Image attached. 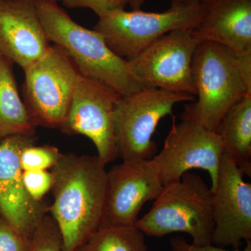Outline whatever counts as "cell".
<instances>
[{"instance_id": "obj_1", "label": "cell", "mask_w": 251, "mask_h": 251, "mask_svg": "<svg viewBox=\"0 0 251 251\" xmlns=\"http://www.w3.org/2000/svg\"><path fill=\"white\" fill-rule=\"evenodd\" d=\"M98 156L62 153L52 168L50 215L60 231L63 251H75L103 222L107 171Z\"/></svg>"}, {"instance_id": "obj_2", "label": "cell", "mask_w": 251, "mask_h": 251, "mask_svg": "<svg viewBox=\"0 0 251 251\" xmlns=\"http://www.w3.org/2000/svg\"><path fill=\"white\" fill-rule=\"evenodd\" d=\"M49 40L62 50L79 73L125 96L141 90L130 75L127 61L110 49L98 31L74 21L55 1H34Z\"/></svg>"}, {"instance_id": "obj_3", "label": "cell", "mask_w": 251, "mask_h": 251, "mask_svg": "<svg viewBox=\"0 0 251 251\" xmlns=\"http://www.w3.org/2000/svg\"><path fill=\"white\" fill-rule=\"evenodd\" d=\"M212 196L201 176L187 172L181 179L163 185L150 210L135 226L150 237L184 232L194 245L212 244Z\"/></svg>"}, {"instance_id": "obj_4", "label": "cell", "mask_w": 251, "mask_h": 251, "mask_svg": "<svg viewBox=\"0 0 251 251\" xmlns=\"http://www.w3.org/2000/svg\"><path fill=\"white\" fill-rule=\"evenodd\" d=\"M192 72L196 100L185 105L181 120L216 131L229 109L251 94L234 54L221 44L201 42L193 56Z\"/></svg>"}, {"instance_id": "obj_5", "label": "cell", "mask_w": 251, "mask_h": 251, "mask_svg": "<svg viewBox=\"0 0 251 251\" xmlns=\"http://www.w3.org/2000/svg\"><path fill=\"white\" fill-rule=\"evenodd\" d=\"M196 97L160 89H141L122 96L114 115L117 156L122 161L150 159L157 153L153 135L162 119L173 115L181 102Z\"/></svg>"}, {"instance_id": "obj_6", "label": "cell", "mask_w": 251, "mask_h": 251, "mask_svg": "<svg viewBox=\"0 0 251 251\" xmlns=\"http://www.w3.org/2000/svg\"><path fill=\"white\" fill-rule=\"evenodd\" d=\"M25 104L36 126L60 128L67 116L79 72L55 45L23 69Z\"/></svg>"}, {"instance_id": "obj_7", "label": "cell", "mask_w": 251, "mask_h": 251, "mask_svg": "<svg viewBox=\"0 0 251 251\" xmlns=\"http://www.w3.org/2000/svg\"><path fill=\"white\" fill-rule=\"evenodd\" d=\"M202 14L201 3L189 7L171 6L160 13L119 10L99 17L94 30L114 53L129 60L170 31L194 29Z\"/></svg>"}, {"instance_id": "obj_8", "label": "cell", "mask_w": 251, "mask_h": 251, "mask_svg": "<svg viewBox=\"0 0 251 251\" xmlns=\"http://www.w3.org/2000/svg\"><path fill=\"white\" fill-rule=\"evenodd\" d=\"M201 43L193 29L170 31L126 60L130 75L142 89H160L196 97L192 64Z\"/></svg>"}, {"instance_id": "obj_9", "label": "cell", "mask_w": 251, "mask_h": 251, "mask_svg": "<svg viewBox=\"0 0 251 251\" xmlns=\"http://www.w3.org/2000/svg\"><path fill=\"white\" fill-rule=\"evenodd\" d=\"M121 97L105 84L79 73L67 116L59 128L66 134L88 138L105 165L118 157L114 115Z\"/></svg>"}, {"instance_id": "obj_10", "label": "cell", "mask_w": 251, "mask_h": 251, "mask_svg": "<svg viewBox=\"0 0 251 251\" xmlns=\"http://www.w3.org/2000/svg\"><path fill=\"white\" fill-rule=\"evenodd\" d=\"M173 125L163 148L152 159L163 185L181 179L191 170L207 172L211 191L215 188L224 146L219 133L194 122L181 120Z\"/></svg>"}, {"instance_id": "obj_11", "label": "cell", "mask_w": 251, "mask_h": 251, "mask_svg": "<svg viewBox=\"0 0 251 251\" xmlns=\"http://www.w3.org/2000/svg\"><path fill=\"white\" fill-rule=\"evenodd\" d=\"M163 186L152 158L122 161L112 166L107 171L106 196L102 224L135 226L145 203L154 201Z\"/></svg>"}, {"instance_id": "obj_12", "label": "cell", "mask_w": 251, "mask_h": 251, "mask_svg": "<svg viewBox=\"0 0 251 251\" xmlns=\"http://www.w3.org/2000/svg\"><path fill=\"white\" fill-rule=\"evenodd\" d=\"M232 158L223 154L212 191V244L239 249L251 241V184Z\"/></svg>"}, {"instance_id": "obj_13", "label": "cell", "mask_w": 251, "mask_h": 251, "mask_svg": "<svg viewBox=\"0 0 251 251\" xmlns=\"http://www.w3.org/2000/svg\"><path fill=\"white\" fill-rule=\"evenodd\" d=\"M36 140L35 136L16 135L0 141V216L29 240L49 211L44 201L31 199L23 184L20 156Z\"/></svg>"}, {"instance_id": "obj_14", "label": "cell", "mask_w": 251, "mask_h": 251, "mask_svg": "<svg viewBox=\"0 0 251 251\" xmlns=\"http://www.w3.org/2000/svg\"><path fill=\"white\" fill-rule=\"evenodd\" d=\"M203 14L193 29L201 41L225 46L241 72H251V0H202Z\"/></svg>"}, {"instance_id": "obj_15", "label": "cell", "mask_w": 251, "mask_h": 251, "mask_svg": "<svg viewBox=\"0 0 251 251\" xmlns=\"http://www.w3.org/2000/svg\"><path fill=\"white\" fill-rule=\"evenodd\" d=\"M50 41L31 0H0V52L23 69L41 57Z\"/></svg>"}, {"instance_id": "obj_16", "label": "cell", "mask_w": 251, "mask_h": 251, "mask_svg": "<svg viewBox=\"0 0 251 251\" xmlns=\"http://www.w3.org/2000/svg\"><path fill=\"white\" fill-rule=\"evenodd\" d=\"M224 153L244 173L251 175V95L246 94L223 117L216 130Z\"/></svg>"}, {"instance_id": "obj_17", "label": "cell", "mask_w": 251, "mask_h": 251, "mask_svg": "<svg viewBox=\"0 0 251 251\" xmlns=\"http://www.w3.org/2000/svg\"><path fill=\"white\" fill-rule=\"evenodd\" d=\"M12 64L4 57L0 59V141L36 135V126L20 96Z\"/></svg>"}, {"instance_id": "obj_18", "label": "cell", "mask_w": 251, "mask_h": 251, "mask_svg": "<svg viewBox=\"0 0 251 251\" xmlns=\"http://www.w3.org/2000/svg\"><path fill=\"white\" fill-rule=\"evenodd\" d=\"M75 251H149V248L136 226L102 224Z\"/></svg>"}, {"instance_id": "obj_19", "label": "cell", "mask_w": 251, "mask_h": 251, "mask_svg": "<svg viewBox=\"0 0 251 251\" xmlns=\"http://www.w3.org/2000/svg\"><path fill=\"white\" fill-rule=\"evenodd\" d=\"M62 154L58 148L52 145L36 146L33 144L23 149L20 163L23 171H46L53 168Z\"/></svg>"}, {"instance_id": "obj_20", "label": "cell", "mask_w": 251, "mask_h": 251, "mask_svg": "<svg viewBox=\"0 0 251 251\" xmlns=\"http://www.w3.org/2000/svg\"><path fill=\"white\" fill-rule=\"evenodd\" d=\"M28 251H63L60 231L50 214H46L36 227Z\"/></svg>"}, {"instance_id": "obj_21", "label": "cell", "mask_w": 251, "mask_h": 251, "mask_svg": "<svg viewBox=\"0 0 251 251\" xmlns=\"http://www.w3.org/2000/svg\"><path fill=\"white\" fill-rule=\"evenodd\" d=\"M25 188L31 199L35 202L44 201V196L51 191L53 184L52 172L46 171H23Z\"/></svg>"}, {"instance_id": "obj_22", "label": "cell", "mask_w": 251, "mask_h": 251, "mask_svg": "<svg viewBox=\"0 0 251 251\" xmlns=\"http://www.w3.org/2000/svg\"><path fill=\"white\" fill-rule=\"evenodd\" d=\"M62 4L69 9H90L100 17L112 11L125 10L128 0H62Z\"/></svg>"}, {"instance_id": "obj_23", "label": "cell", "mask_w": 251, "mask_h": 251, "mask_svg": "<svg viewBox=\"0 0 251 251\" xmlns=\"http://www.w3.org/2000/svg\"><path fill=\"white\" fill-rule=\"evenodd\" d=\"M29 240L0 216V251H28Z\"/></svg>"}, {"instance_id": "obj_24", "label": "cell", "mask_w": 251, "mask_h": 251, "mask_svg": "<svg viewBox=\"0 0 251 251\" xmlns=\"http://www.w3.org/2000/svg\"><path fill=\"white\" fill-rule=\"evenodd\" d=\"M170 245L173 251H251V241L247 242V246L242 250L234 249V250H227L223 247L208 244L204 246L194 245L190 244L184 237H173L170 242Z\"/></svg>"}, {"instance_id": "obj_25", "label": "cell", "mask_w": 251, "mask_h": 251, "mask_svg": "<svg viewBox=\"0 0 251 251\" xmlns=\"http://www.w3.org/2000/svg\"><path fill=\"white\" fill-rule=\"evenodd\" d=\"M202 0H171V6L189 7L199 4Z\"/></svg>"}, {"instance_id": "obj_26", "label": "cell", "mask_w": 251, "mask_h": 251, "mask_svg": "<svg viewBox=\"0 0 251 251\" xmlns=\"http://www.w3.org/2000/svg\"><path fill=\"white\" fill-rule=\"evenodd\" d=\"M145 1V0H128V4L132 10H138L141 9Z\"/></svg>"}, {"instance_id": "obj_27", "label": "cell", "mask_w": 251, "mask_h": 251, "mask_svg": "<svg viewBox=\"0 0 251 251\" xmlns=\"http://www.w3.org/2000/svg\"><path fill=\"white\" fill-rule=\"evenodd\" d=\"M31 1H37V0H31ZM49 1H55V2H57V1H58V0H49Z\"/></svg>"}, {"instance_id": "obj_28", "label": "cell", "mask_w": 251, "mask_h": 251, "mask_svg": "<svg viewBox=\"0 0 251 251\" xmlns=\"http://www.w3.org/2000/svg\"><path fill=\"white\" fill-rule=\"evenodd\" d=\"M4 57V56L2 55V54L1 53V52H0V59L2 58V57Z\"/></svg>"}]
</instances>
